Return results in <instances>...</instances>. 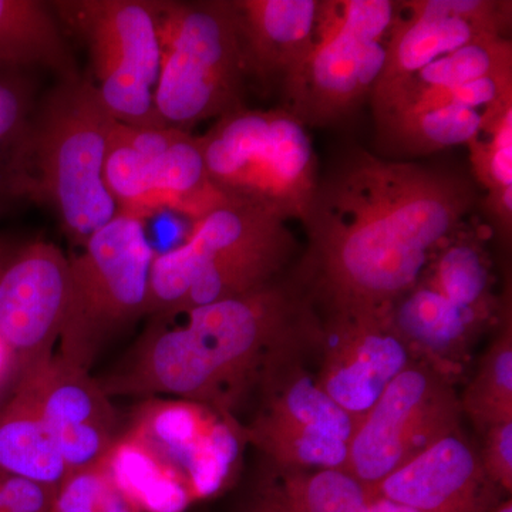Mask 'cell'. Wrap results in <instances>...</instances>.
Wrapping results in <instances>:
<instances>
[{
    "label": "cell",
    "instance_id": "6da1fadb",
    "mask_svg": "<svg viewBox=\"0 0 512 512\" xmlns=\"http://www.w3.org/2000/svg\"><path fill=\"white\" fill-rule=\"evenodd\" d=\"M476 202L457 171L352 148L319 177L296 282L325 312L386 311L420 284Z\"/></svg>",
    "mask_w": 512,
    "mask_h": 512
},
{
    "label": "cell",
    "instance_id": "7a4b0ae2",
    "mask_svg": "<svg viewBox=\"0 0 512 512\" xmlns=\"http://www.w3.org/2000/svg\"><path fill=\"white\" fill-rule=\"evenodd\" d=\"M315 305L298 282L278 279L247 295L200 306L146 332L106 379L107 396H171L231 414L255 390L269 357ZM178 316V315H177Z\"/></svg>",
    "mask_w": 512,
    "mask_h": 512
},
{
    "label": "cell",
    "instance_id": "3957f363",
    "mask_svg": "<svg viewBox=\"0 0 512 512\" xmlns=\"http://www.w3.org/2000/svg\"><path fill=\"white\" fill-rule=\"evenodd\" d=\"M116 123L90 77L57 80L9 163L19 198L47 202L76 247L119 214L104 184Z\"/></svg>",
    "mask_w": 512,
    "mask_h": 512
},
{
    "label": "cell",
    "instance_id": "277c9868",
    "mask_svg": "<svg viewBox=\"0 0 512 512\" xmlns=\"http://www.w3.org/2000/svg\"><path fill=\"white\" fill-rule=\"evenodd\" d=\"M286 224L231 201L192 222L184 244L154 256L146 316L174 318L271 284L295 249Z\"/></svg>",
    "mask_w": 512,
    "mask_h": 512
},
{
    "label": "cell",
    "instance_id": "5b68a950",
    "mask_svg": "<svg viewBox=\"0 0 512 512\" xmlns=\"http://www.w3.org/2000/svg\"><path fill=\"white\" fill-rule=\"evenodd\" d=\"M211 183L228 201L303 222L319 183L305 124L286 109L241 107L198 136Z\"/></svg>",
    "mask_w": 512,
    "mask_h": 512
},
{
    "label": "cell",
    "instance_id": "8992f818",
    "mask_svg": "<svg viewBox=\"0 0 512 512\" xmlns=\"http://www.w3.org/2000/svg\"><path fill=\"white\" fill-rule=\"evenodd\" d=\"M320 316L313 309L275 349L256 390L261 404L245 440L282 470H345L357 420L320 389Z\"/></svg>",
    "mask_w": 512,
    "mask_h": 512
},
{
    "label": "cell",
    "instance_id": "52a82bcc",
    "mask_svg": "<svg viewBox=\"0 0 512 512\" xmlns=\"http://www.w3.org/2000/svg\"><path fill=\"white\" fill-rule=\"evenodd\" d=\"M154 101L165 127L190 131L244 107V50L229 0L161 2Z\"/></svg>",
    "mask_w": 512,
    "mask_h": 512
},
{
    "label": "cell",
    "instance_id": "ba28073f",
    "mask_svg": "<svg viewBox=\"0 0 512 512\" xmlns=\"http://www.w3.org/2000/svg\"><path fill=\"white\" fill-rule=\"evenodd\" d=\"M396 8L392 0H319L311 49L282 82L284 109L318 127L355 113L382 73Z\"/></svg>",
    "mask_w": 512,
    "mask_h": 512
},
{
    "label": "cell",
    "instance_id": "9c48e42d",
    "mask_svg": "<svg viewBox=\"0 0 512 512\" xmlns=\"http://www.w3.org/2000/svg\"><path fill=\"white\" fill-rule=\"evenodd\" d=\"M154 256L143 221L117 214L70 258L60 360L90 372L101 349L147 315Z\"/></svg>",
    "mask_w": 512,
    "mask_h": 512
},
{
    "label": "cell",
    "instance_id": "30bf717a",
    "mask_svg": "<svg viewBox=\"0 0 512 512\" xmlns=\"http://www.w3.org/2000/svg\"><path fill=\"white\" fill-rule=\"evenodd\" d=\"M64 33L83 43L94 87L119 123L165 127L154 93L160 74L161 0L50 2Z\"/></svg>",
    "mask_w": 512,
    "mask_h": 512
},
{
    "label": "cell",
    "instance_id": "8fae6325",
    "mask_svg": "<svg viewBox=\"0 0 512 512\" xmlns=\"http://www.w3.org/2000/svg\"><path fill=\"white\" fill-rule=\"evenodd\" d=\"M461 416L450 373L414 360L357 421L345 470L370 493L437 441L458 433Z\"/></svg>",
    "mask_w": 512,
    "mask_h": 512
},
{
    "label": "cell",
    "instance_id": "7c38bea8",
    "mask_svg": "<svg viewBox=\"0 0 512 512\" xmlns=\"http://www.w3.org/2000/svg\"><path fill=\"white\" fill-rule=\"evenodd\" d=\"M511 2L500 0H412L397 2L387 37L386 60L372 94L376 120L404 84L439 57L484 36H505Z\"/></svg>",
    "mask_w": 512,
    "mask_h": 512
},
{
    "label": "cell",
    "instance_id": "4fadbf2b",
    "mask_svg": "<svg viewBox=\"0 0 512 512\" xmlns=\"http://www.w3.org/2000/svg\"><path fill=\"white\" fill-rule=\"evenodd\" d=\"M413 362L414 353L394 330L387 309L320 316V389L357 421Z\"/></svg>",
    "mask_w": 512,
    "mask_h": 512
},
{
    "label": "cell",
    "instance_id": "5bb4252c",
    "mask_svg": "<svg viewBox=\"0 0 512 512\" xmlns=\"http://www.w3.org/2000/svg\"><path fill=\"white\" fill-rule=\"evenodd\" d=\"M70 295V258L43 239L16 245L0 269V340L18 372L55 356Z\"/></svg>",
    "mask_w": 512,
    "mask_h": 512
},
{
    "label": "cell",
    "instance_id": "9a60e30c",
    "mask_svg": "<svg viewBox=\"0 0 512 512\" xmlns=\"http://www.w3.org/2000/svg\"><path fill=\"white\" fill-rule=\"evenodd\" d=\"M130 430L183 478L194 501L228 483L247 441L231 414L184 399H148Z\"/></svg>",
    "mask_w": 512,
    "mask_h": 512
},
{
    "label": "cell",
    "instance_id": "2e32d148",
    "mask_svg": "<svg viewBox=\"0 0 512 512\" xmlns=\"http://www.w3.org/2000/svg\"><path fill=\"white\" fill-rule=\"evenodd\" d=\"M25 387L59 444L69 473L96 466L117 440V416L110 397L87 370L56 355L20 370Z\"/></svg>",
    "mask_w": 512,
    "mask_h": 512
},
{
    "label": "cell",
    "instance_id": "e0dca14e",
    "mask_svg": "<svg viewBox=\"0 0 512 512\" xmlns=\"http://www.w3.org/2000/svg\"><path fill=\"white\" fill-rule=\"evenodd\" d=\"M497 487L485 474L480 453L461 431L424 450L370 491L421 512H490Z\"/></svg>",
    "mask_w": 512,
    "mask_h": 512
},
{
    "label": "cell",
    "instance_id": "ac0fdd59",
    "mask_svg": "<svg viewBox=\"0 0 512 512\" xmlns=\"http://www.w3.org/2000/svg\"><path fill=\"white\" fill-rule=\"evenodd\" d=\"M248 76L282 82L311 49L319 0H235Z\"/></svg>",
    "mask_w": 512,
    "mask_h": 512
},
{
    "label": "cell",
    "instance_id": "d6986e66",
    "mask_svg": "<svg viewBox=\"0 0 512 512\" xmlns=\"http://www.w3.org/2000/svg\"><path fill=\"white\" fill-rule=\"evenodd\" d=\"M150 164L160 210L200 220L228 200L211 183L198 136L171 127H134Z\"/></svg>",
    "mask_w": 512,
    "mask_h": 512
},
{
    "label": "cell",
    "instance_id": "ffe728a7",
    "mask_svg": "<svg viewBox=\"0 0 512 512\" xmlns=\"http://www.w3.org/2000/svg\"><path fill=\"white\" fill-rule=\"evenodd\" d=\"M390 323L414 356L444 372L458 362L490 319L447 301L420 281L387 309Z\"/></svg>",
    "mask_w": 512,
    "mask_h": 512
},
{
    "label": "cell",
    "instance_id": "44dd1931",
    "mask_svg": "<svg viewBox=\"0 0 512 512\" xmlns=\"http://www.w3.org/2000/svg\"><path fill=\"white\" fill-rule=\"evenodd\" d=\"M0 63L45 69L57 80L82 76L50 2L0 0Z\"/></svg>",
    "mask_w": 512,
    "mask_h": 512
},
{
    "label": "cell",
    "instance_id": "7402d4cb",
    "mask_svg": "<svg viewBox=\"0 0 512 512\" xmlns=\"http://www.w3.org/2000/svg\"><path fill=\"white\" fill-rule=\"evenodd\" d=\"M0 474L53 488L69 474L59 444L32 394L19 383L0 407Z\"/></svg>",
    "mask_w": 512,
    "mask_h": 512
},
{
    "label": "cell",
    "instance_id": "603a6c76",
    "mask_svg": "<svg viewBox=\"0 0 512 512\" xmlns=\"http://www.w3.org/2000/svg\"><path fill=\"white\" fill-rule=\"evenodd\" d=\"M101 463L138 512H184L194 503L183 478L134 431L117 437Z\"/></svg>",
    "mask_w": 512,
    "mask_h": 512
},
{
    "label": "cell",
    "instance_id": "cb8c5ba5",
    "mask_svg": "<svg viewBox=\"0 0 512 512\" xmlns=\"http://www.w3.org/2000/svg\"><path fill=\"white\" fill-rule=\"evenodd\" d=\"M269 468L249 512H372L369 491L349 471Z\"/></svg>",
    "mask_w": 512,
    "mask_h": 512
},
{
    "label": "cell",
    "instance_id": "d4e9b609",
    "mask_svg": "<svg viewBox=\"0 0 512 512\" xmlns=\"http://www.w3.org/2000/svg\"><path fill=\"white\" fill-rule=\"evenodd\" d=\"M487 111L447 104L394 114L377 121L380 144L396 156L407 157L467 146L483 128Z\"/></svg>",
    "mask_w": 512,
    "mask_h": 512
},
{
    "label": "cell",
    "instance_id": "484cf974",
    "mask_svg": "<svg viewBox=\"0 0 512 512\" xmlns=\"http://www.w3.org/2000/svg\"><path fill=\"white\" fill-rule=\"evenodd\" d=\"M421 282L441 296L491 319L497 312L490 259L476 232L461 229L431 259Z\"/></svg>",
    "mask_w": 512,
    "mask_h": 512
},
{
    "label": "cell",
    "instance_id": "4316f807",
    "mask_svg": "<svg viewBox=\"0 0 512 512\" xmlns=\"http://www.w3.org/2000/svg\"><path fill=\"white\" fill-rule=\"evenodd\" d=\"M474 178L487 191L484 208L497 231L510 239L512 228V100L491 107L484 126L468 141Z\"/></svg>",
    "mask_w": 512,
    "mask_h": 512
},
{
    "label": "cell",
    "instance_id": "83f0119b",
    "mask_svg": "<svg viewBox=\"0 0 512 512\" xmlns=\"http://www.w3.org/2000/svg\"><path fill=\"white\" fill-rule=\"evenodd\" d=\"M512 72V43L507 36H484L439 57L404 84L382 117L433 90L450 89L493 74Z\"/></svg>",
    "mask_w": 512,
    "mask_h": 512
},
{
    "label": "cell",
    "instance_id": "f1b7e54d",
    "mask_svg": "<svg viewBox=\"0 0 512 512\" xmlns=\"http://www.w3.org/2000/svg\"><path fill=\"white\" fill-rule=\"evenodd\" d=\"M463 416L483 433L495 424L512 421V326L505 320L476 375L460 394Z\"/></svg>",
    "mask_w": 512,
    "mask_h": 512
},
{
    "label": "cell",
    "instance_id": "f546056e",
    "mask_svg": "<svg viewBox=\"0 0 512 512\" xmlns=\"http://www.w3.org/2000/svg\"><path fill=\"white\" fill-rule=\"evenodd\" d=\"M104 184L119 214L143 221L161 211L151 184L150 164L137 143L134 126L119 121L114 126L104 163Z\"/></svg>",
    "mask_w": 512,
    "mask_h": 512
},
{
    "label": "cell",
    "instance_id": "4dcf8cb0",
    "mask_svg": "<svg viewBox=\"0 0 512 512\" xmlns=\"http://www.w3.org/2000/svg\"><path fill=\"white\" fill-rule=\"evenodd\" d=\"M30 72L0 63V161L8 170L37 106L36 84Z\"/></svg>",
    "mask_w": 512,
    "mask_h": 512
},
{
    "label": "cell",
    "instance_id": "1f68e13d",
    "mask_svg": "<svg viewBox=\"0 0 512 512\" xmlns=\"http://www.w3.org/2000/svg\"><path fill=\"white\" fill-rule=\"evenodd\" d=\"M52 512H138L103 463L67 474L57 487Z\"/></svg>",
    "mask_w": 512,
    "mask_h": 512
},
{
    "label": "cell",
    "instance_id": "d6a6232c",
    "mask_svg": "<svg viewBox=\"0 0 512 512\" xmlns=\"http://www.w3.org/2000/svg\"><path fill=\"white\" fill-rule=\"evenodd\" d=\"M480 453L485 474L500 490L512 488V421L495 424L483 431Z\"/></svg>",
    "mask_w": 512,
    "mask_h": 512
},
{
    "label": "cell",
    "instance_id": "836d02e7",
    "mask_svg": "<svg viewBox=\"0 0 512 512\" xmlns=\"http://www.w3.org/2000/svg\"><path fill=\"white\" fill-rule=\"evenodd\" d=\"M57 488L0 474V493L13 512H52Z\"/></svg>",
    "mask_w": 512,
    "mask_h": 512
},
{
    "label": "cell",
    "instance_id": "e575fe53",
    "mask_svg": "<svg viewBox=\"0 0 512 512\" xmlns=\"http://www.w3.org/2000/svg\"><path fill=\"white\" fill-rule=\"evenodd\" d=\"M16 200H20V198L16 192L12 175H10L6 164L0 161V221Z\"/></svg>",
    "mask_w": 512,
    "mask_h": 512
},
{
    "label": "cell",
    "instance_id": "d590c367",
    "mask_svg": "<svg viewBox=\"0 0 512 512\" xmlns=\"http://www.w3.org/2000/svg\"><path fill=\"white\" fill-rule=\"evenodd\" d=\"M372 512H421L407 505L392 503L384 498H372Z\"/></svg>",
    "mask_w": 512,
    "mask_h": 512
},
{
    "label": "cell",
    "instance_id": "8d00e7d4",
    "mask_svg": "<svg viewBox=\"0 0 512 512\" xmlns=\"http://www.w3.org/2000/svg\"><path fill=\"white\" fill-rule=\"evenodd\" d=\"M12 367H15V360H13L12 353L9 352V349L6 348L2 340H0V380L3 379V376H5Z\"/></svg>",
    "mask_w": 512,
    "mask_h": 512
},
{
    "label": "cell",
    "instance_id": "74e56055",
    "mask_svg": "<svg viewBox=\"0 0 512 512\" xmlns=\"http://www.w3.org/2000/svg\"><path fill=\"white\" fill-rule=\"evenodd\" d=\"M16 242L10 241L8 238L0 237V269L5 265V262L8 261L10 254H12L13 249L16 248Z\"/></svg>",
    "mask_w": 512,
    "mask_h": 512
},
{
    "label": "cell",
    "instance_id": "f35d334b",
    "mask_svg": "<svg viewBox=\"0 0 512 512\" xmlns=\"http://www.w3.org/2000/svg\"><path fill=\"white\" fill-rule=\"evenodd\" d=\"M490 512H512L511 498H508V500L504 501H498V503L495 504L493 508H491Z\"/></svg>",
    "mask_w": 512,
    "mask_h": 512
},
{
    "label": "cell",
    "instance_id": "ab89813d",
    "mask_svg": "<svg viewBox=\"0 0 512 512\" xmlns=\"http://www.w3.org/2000/svg\"><path fill=\"white\" fill-rule=\"evenodd\" d=\"M0 512H13L10 510L8 503L5 501V498H3L2 493H0Z\"/></svg>",
    "mask_w": 512,
    "mask_h": 512
}]
</instances>
